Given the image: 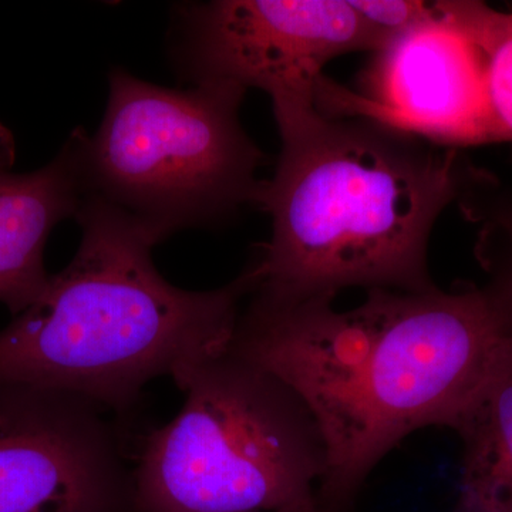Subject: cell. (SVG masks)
I'll return each mask as SVG.
<instances>
[{
    "mask_svg": "<svg viewBox=\"0 0 512 512\" xmlns=\"http://www.w3.org/2000/svg\"><path fill=\"white\" fill-rule=\"evenodd\" d=\"M512 346V293L484 288L372 289L338 311L332 299L252 296L231 348L305 404L325 447L322 512L352 500L400 441L430 426L457 430Z\"/></svg>",
    "mask_w": 512,
    "mask_h": 512,
    "instance_id": "obj_1",
    "label": "cell"
},
{
    "mask_svg": "<svg viewBox=\"0 0 512 512\" xmlns=\"http://www.w3.org/2000/svg\"><path fill=\"white\" fill-rule=\"evenodd\" d=\"M281 156L258 208L271 238L252 266V296L332 299L348 288L420 293L434 225L494 184L458 148L367 114L322 109L281 121Z\"/></svg>",
    "mask_w": 512,
    "mask_h": 512,
    "instance_id": "obj_2",
    "label": "cell"
},
{
    "mask_svg": "<svg viewBox=\"0 0 512 512\" xmlns=\"http://www.w3.org/2000/svg\"><path fill=\"white\" fill-rule=\"evenodd\" d=\"M76 220L82 241L33 305L0 330V383L84 397L123 414L144 387L231 346L249 265L212 291L177 288L157 271L150 232L97 198Z\"/></svg>",
    "mask_w": 512,
    "mask_h": 512,
    "instance_id": "obj_3",
    "label": "cell"
},
{
    "mask_svg": "<svg viewBox=\"0 0 512 512\" xmlns=\"http://www.w3.org/2000/svg\"><path fill=\"white\" fill-rule=\"evenodd\" d=\"M173 380L184 404L144 441L134 512H322L325 447L285 383L231 346Z\"/></svg>",
    "mask_w": 512,
    "mask_h": 512,
    "instance_id": "obj_4",
    "label": "cell"
},
{
    "mask_svg": "<svg viewBox=\"0 0 512 512\" xmlns=\"http://www.w3.org/2000/svg\"><path fill=\"white\" fill-rule=\"evenodd\" d=\"M245 94L218 83L168 89L111 70L106 113L84 144L86 197L128 215L158 244L258 207L264 153L239 119Z\"/></svg>",
    "mask_w": 512,
    "mask_h": 512,
    "instance_id": "obj_5",
    "label": "cell"
},
{
    "mask_svg": "<svg viewBox=\"0 0 512 512\" xmlns=\"http://www.w3.org/2000/svg\"><path fill=\"white\" fill-rule=\"evenodd\" d=\"M384 46L349 0H215L181 8L175 55L192 84L262 90L281 123L318 109L332 60Z\"/></svg>",
    "mask_w": 512,
    "mask_h": 512,
    "instance_id": "obj_6",
    "label": "cell"
},
{
    "mask_svg": "<svg viewBox=\"0 0 512 512\" xmlns=\"http://www.w3.org/2000/svg\"><path fill=\"white\" fill-rule=\"evenodd\" d=\"M111 414L76 394L0 383V512H134Z\"/></svg>",
    "mask_w": 512,
    "mask_h": 512,
    "instance_id": "obj_7",
    "label": "cell"
},
{
    "mask_svg": "<svg viewBox=\"0 0 512 512\" xmlns=\"http://www.w3.org/2000/svg\"><path fill=\"white\" fill-rule=\"evenodd\" d=\"M394 36L375 53L369 97L336 89L342 113L367 114L443 146L495 143L485 106L483 67L473 45L441 12Z\"/></svg>",
    "mask_w": 512,
    "mask_h": 512,
    "instance_id": "obj_8",
    "label": "cell"
},
{
    "mask_svg": "<svg viewBox=\"0 0 512 512\" xmlns=\"http://www.w3.org/2000/svg\"><path fill=\"white\" fill-rule=\"evenodd\" d=\"M86 138V130L76 128L45 167L16 173L15 137L0 123V303L13 316L45 292L52 276L47 239L59 222L76 218L86 198Z\"/></svg>",
    "mask_w": 512,
    "mask_h": 512,
    "instance_id": "obj_9",
    "label": "cell"
},
{
    "mask_svg": "<svg viewBox=\"0 0 512 512\" xmlns=\"http://www.w3.org/2000/svg\"><path fill=\"white\" fill-rule=\"evenodd\" d=\"M456 431L464 443L457 512H512V346Z\"/></svg>",
    "mask_w": 512,
    "mask_h": 512,
    "instance_id": "obj_10",
    "label": "cell"
},
{
    "mask_svg": "<svg viewBox=\"0 0 512 512\" xmlns=\"http://www.w3.org/2000/svg\"><path fill=\"white\" fill-rule=\"evenodd\" d=\"M441 12L480 56L485 106L495 143H512V8L484 2H440Z\"/></svg>",
    "mask_w": 512,
    "mask_h": 512,
    "instance_id": "obj_11",
    "label": "cell"
},
{
    "mask_svg": "<svg viewBox=\"0 0 512 512\" xmlns=\"http://www.w3.org/2000/svg\"><path fill=\"white\" fill-rule=\"evenodd\" d=\"M493 188L480 192L463 208L470 217L483 221V254L491 264L500 265L495 281L512 292V201L490 197Z\"/></svg>",
    "mask_w": 512,
    "mask_h": 512,
    "instance_id": "obj_12",
    "label": "cell"
},
{
    "mask_svg": "<svg viewBox=\"0 0 512 512\" xmlns=\"http://www.w3.org/2000/svg\"><path fill=\"white\" fill-rule=\"evenodd\" d=\"M353 9L386 43L394 36L429 23L439 16L437 2L414 0H349Z\"/></svg>",
    "mask_w": 512,
    "mask_h": 512,
    "instance_id": "obj_13",
    "label": "cell"
}]
</instances>
